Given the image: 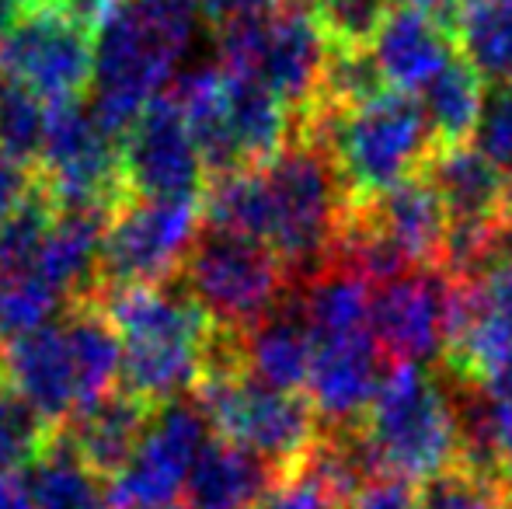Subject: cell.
<instances>
[{"label":"cell","instance_id":"obj_35","mask_svg":"<svg viewBox=\"0 0 512 509\" xmlns=\"http://www.w3.org/2000/svg\"><path fill=\"white\" fill-rule=\"evenodd\" d=\"M418 509H512V496L495 478L457 464L418 485Z\"/></svg>","mask_w":512,"mask_h":509},{"label":"cell","instance_id":"obj_29","mask_svg":"<svg viewBox=\"0 0 512 509\" xmlns=\"http://www.w3.org/2000/svg\"><path fill=\"white\" fill-rule=\"evenodd\" d=\"M457 46L485 84H512V0H464Z\"/></svg>","mask_w":512,"mask_h":509},{"label":"cell","instance_id":"obj_28","mask_svg":"<svg viewBox=\"0 0 512 509\" xmlns=\"http://www.w3.org/2000/svg\"><path fill=\"white\" fill-rule=\"evenodd\" d=\"M28 492L35 509H112L108 482L84 468L56 429L49 450L28 468Z\"/></svg>","mask_w":512,"mask_h":509},{"label":"cell","instance_id":"obj_39","mask_svg":"<svg viewBox=\"0 0 512 509\" xmlns=\"http://www.w3.org/2000/svg\"><path fill=\"white\" fill-rule=\"evenodd\" d=\"M349 509H418V485H408L401 478L377 475Z\"/></svg>","mask_w":512,"mask_h":509},{"label":"cell","instance_id":"obj_13","mask_svg":"<svg viewBox=\"0 0 512 509\" xmlns=\"http://www.w3.org/2000/svg\"><path fill=\"white\" fill-rule=\"evenodd\" d=\"M352 213L366 224V231L377 234L401 262L415 269H439L443 262L450 213H446L439 192L425 175L394 185L391 192L366 203H352Z\"/></svg>","mask_w":512,"mask_h":509},{"label":"cell","instance_id":"obj_20","mask_svg":"<svg viewBox=\"0 0 512 509\" xmlns=\"http://www.w3.org/2000/svg\"><path fill=\"white\" fill-rule=\"evenodd\" d=\"M314 349V335H310L304 314L286 297V304L276 307L262 325L241 335V367L251 381L272 387V391L307 394Z\"/></svg>","mask_w":512,"mask_h":509},{"label":"cell","instance_id":"obj_1","mask_svg":"<svg viewBox=\"0 0 512 509\" xmlns=\"http://www.w3.org/2000/svg\"><path fill=\"white\" fill-rule=\"evenodd\" d=\"M206 18L203 0H95L88 25L95 35L91 116L112 140L126 136L178 60L189 53Z\"/></svg>","mask_w":512,"mask_h":509},{"label":"cell","instance_id":"obj_33","mask_svg":"<svg viewBox=\"0 0 512 509\" xmlns=\"http://www.w3.org/2000/svg\"><path fill=\"white\" fill-rule=\"evenodd\" d=\"M53 217V199L42 192V185H35V192L25 199V206L0 227V279L35 269V258H39L42 241H46L49 227H53Z\"/></svg>","mask_w":512,"mask_h":509},{"label":"cell","instance_id":"obj_23","mask_svg":"<svg viewBox=\"0 0 512 509\" xmlns=\"http://www.w3.org/2000/svg\"><path fill=\"white\" fill-rule=\"evenodd\" d=\"M223 77H227L230 136H234L241 171L265 168L297 136V119L269 88H262L251 77L230 74V70H223Z\"/></svg>","mask_w":512,"mask_h":509},{"label":"cell","instance_id":"obj_19","mask_svg":"<svg viewBox=\"0 0 512 509\" xmlns=\"http://www.w3.org/2000/svg\"><path fill=\"white\" fill-rule=\"evenodd\" d=\"M439 192L450 224H506L512 182L474 143L436 147L422 171Z\"/></svg>","mask_w":512,"mask_h":509},{"label":"cell","instance_id":"obj_41","mask_svg":"<svg viewBox=\"0 0 512 509\" xmlns=\"http://www.w3.org/2000/svg\"><path fill=\"white\" fill-rule=\"evenodd\" d=\"M206 4V21L213 28H223L230 21H241V18H255V14L272 11L276 4L283 0H203Z\"/></svg>","mask_w":512,"mask_h":509},{"label":"cell","instance_id":"obj_25","mask_svg":"<svg viewBox=\"0 0 512 509\" xmlns=\"http://www.w3.org/2000/svg\"><path fill=\"white\" fill-rule=\"evenodd\" d=\"M63 339L74 363L77 412L115 391L122 374V339L98 300H74L63 314Z\"/></svg>","mask_w":512,"mask_h":509},{"label":"cell","instance_id":"obj_12","mask_svg":"<svg viewBox=\"0 0 512 509\" xmlns=\"http://www.w3.org/2000/svg\"><path fill=\"white\" fill-rule=\"evenodd\" d=\"M453 279L443 269H415L373 286L370 335L387 363H429L443 356Z\"/></svg>","mask_w":512,"mask_h":509},{"label":"cell","instance_id":"obj_18","mask_svg":"<svg viewBox=\"0 0 512 509\" xmlns=\"http://www.w3.org/2000/svg\"><path fill=\"white\" fill-rule=\"evenodd\" d=\"M460 53L457 35L443 28L429 14L391 7L387 21L380 25L373 39V60L380 67V77L398 95H422L425 84Z\"/></svg>","mask_w":512,"mask_h":509},{"label":"cell","instance_id":"obj_44","mask_svg":"<svg viewBox=\"0 0 512 509\" xmlns=\"http://www.w3.org/2000/svg\"><path fill=\"white\" fill-rule=\"evenodd\" d=\"M506 258L512 262V210H509V220H506Z\"/></svg>","mask_w":512,"mask_h":509},{"label":"cell","instance_id":"obj_36","mask_svg":"<svg viewBox=\"0 0 512 509\" xmlns=\"http://www.w3.org/2000/svg\"><path fill=\"white\" fill-rule=\"evenodd\" d=\"M474 147L512 182V84H499L488 91Z\"/></svg>","mask_w":512,"mask_h":509},{"label":"cell","instance_id":"obj_31","mask_svg":"<svg viewBox=\"0 0 512 509\" xmlns=\"http://www.w3.org/2000/svg\"><path fill=\"white\" fill-rule=\"evenodd\" d=\"M46 119L49 105L39 95L11 77H0V150L35 168L46 140Z\"/></svg>","mask_w":512,"mask_h":509},{"label":"cell","instance_id":"obj_2","mask_svg":"<svg viewBox=\"0 0 512 509\" xmlns=\"http://www.w3.org/2000/svg\"><path fill=\"white\" fill-rule=\"evenodd\" d=\"M297 133L328 150L352 203H366L422 175L436 140L422 102L398 91L356 109L314 105L297 119Z\"/></svg>","mask_w":512,"mask_h":509},{"label":"cell","instance_id":"obj_32","mask_svg":"<svg viewBox=\"0 0 512 509\" xmlns=\"http://www.w3.org/2000/svg\"><path fill=\"white\" fill-rule=\"evenodd\" d=\"M63 304L67 300L35 272L0 279V346L46 328Z\"/></svg>","mask_w":512,"mask_h":509},{"label":"cell","instance_id":"obj_40","mask_svg":"<svg viewBox=\"0 0 512 509\" xmlns=\"http://www.w3.org/2000/svg\"><path fill=\"white\" fill-rule=\"evenodd\" d=\"M481 293H485L488 311L495 314V321L506 328L512 339V262L509 258H502L492 272L481 276Z\"/></svg>","mask_w":512,"mask_h":509},{"label":"cell","instance_id":"obj_21","mask_svg":"<svg viewBox=\"0 0 512 509\" xmlns=\"http://www.w3.org/2000/svg\"><path fill=\"white\" fill-rule=\"evenodd\" d=\"M464 426V464L495 478L512 496V377L453 391Z\"/></svg>","mask_w":512,"mask_h":509},{"label":"cell","instance_id":"obj_37","mask_svg":"<svg viewBox=\"0 0 512 509\" xmlns=\"http://www.w3.org/2000/svg\"><path fill=\"white\" fill-rule=\"evenodd\" d=\"M255 509H342V506L324 492V485L310 471L293 468L272 482V489L258 499Z\"/></svg>","mask_w":512,"mask_h":509},{"label":"cell","instance_id":"obj_27","mask_svg":"<svg viewBox=\"0 0 512 509\" xmlns=\"http://www.w3.org/2000/svg\"><path fill=\"white\" fill-rule=\"evenodd\" d=\"M488 84L464 56H453L422 91V109L429 119L436 147H457L471 143L478 133L481 112H485Z\"/></svg>","mask_w":512,"mask_h":509},{"label":"cell","instance_id":"obj_8","mask_svg":"<svg viewBox=\"0 0 512 509\" xmlns=\"http://www.w3.org/2000/svg\"><path fill=\"white\" fill-rule=\"evenodd\" d=\"M199 224H203V196L122 199L108 220L98 290L175 279L189 248L196 245Z\"/></svg>","mask_w":512,"mask_h":509},{"label":"cell","instance_id":"obj_7","mask_svg":"<svg viewBox=\"0 0 512 509\" xmlns=\"http://www.w3.org/2000/svg\"><path fill=\"white\" fill-rule=\"evenodd\" d=\"M0 77L25 84L46 105L81 102L95 81V35L74 0L21 14L0 39Z\"/></svg>","mask_w":512,"mask_h":509},{"label":"cell","instance_id":"obj_11","mask_svg":"<svg viewBox=\"0 0 512 509\" xmlns=\"http://www.w3.org/2000/svg\"><path fill=\"white\" fill-rule=\"evenodd\" d=\"M206 168L175 95H161L122 136V189L126 199L203 196Z\"/></svg>","mask_w":512,"mask_h":509},{"label":"cell","instance_id":"obj_15","mask_svg":"<svg viewBox=\"0 0 512 509\" xmlns=\"http://www.w3.org/2000/svg\"><path fill=\"white\" fill-rule=\"evenodd\" d=\"M0 377L53 429H60L77 412V381L63 325H46L32 335L4 342L0 346Z\"/></svg>","mask_w":512,"mask_h":509},{"label":"cell","instance_id":"obj_17","mask_svg":"<svg viewBox=\"0 0 512 509\" xmlns=\"http://www.w3.org/2000/svg\"><path fill=\"white\" fill-rule=\"evenodd\" d=\"M108 206H67L56 210L53 227L35 258V276H42L67 304L88 300L98 290V265L108 234Z\"/></svg>","mask_w":512,"mask_h":509},{"label":"cell","instance_id":"obj_10","mask_svg":"<svg viewBox=\"0 0 512 509\" xmlns=\"http://www.w3.org/2000/svg\"><path fill=\"white\" fill-rule=\"evenodd\" d=\"M209 419L196 398L157 408L136 454L112 478V509H178L199 454L209 447Z\"/></svg>","mask_w":512,"mask_h":509},{"label":"cell","instance_id":"obj_22","mask_svg":"<svg viewBox=\"0 0 512 509\" xmlns=\"http://www.w3.org/2000/svg\"><path fill=\"white\" fill-rule=\"evenodd\" d=\"M276 478V468L251 450L209 440L185 485V509H251Z\"/></svg>","mask_w":512,"mask_h":509},{"label":"cell","instance_id":"obj_4","mask_svg":"<svg viewBox=\"0 0 512 509\" xmlns=\"http://www.w3.org/2000/svg\"><path fill=\"white\" fill-rule=\"evenodd\" d=\"M258 175L265 192L262 245L279 255L293 283H304L331 262L352 199L328 150L304 133Z\"/></svg>","mask_w":512,"mask_h":509},{"label":"cell","instance_id":"obj_5","mask_svg":"<svg viewBox=\"0 0 512 509\" xmlns=\"http://www.w3.org/2000/svg\"><path fill=\"white\" fill-rule=\"evenodd\" d=\"M216 32L220 67L269 88L293 119L310 112L321 98L328 42L310 0H283L255 18L230 21Z\"/></svg>","mask_w":512,"mask_h":509},{"label":"cell","instance_id":"obj_43","mask_svg":"<svg viewBox=\"0 0 512 509\" xmlns=\"http://www.w3.org/2000/svg\"><path fill=\"white\" fill-rule=\"evenodd\" d=\"M0 4H7L11 11H18V14H28V11H35V7L56 4V0H0Z\"/></svg>","mask_w":512,"mask_h":509},{"label":"cell","instance_id":"obj_42","mask_svg":"<svg viewBox=\"0 0 512 509\" xmlns=\"http://www.w3.org/2000/svg\"><path fill=\"white\" fill-rule=\"evenodd\" d=\"M0 509H35L32 492L18 475H0Z\"/></svg>","mask_w":512,"mask_h":509},{"label":"cell","instance_id":"obj_14","mask_svg":"<svg viewBox=\"0 0 512 509\" xmlns=\"http://www.w3.org/2000/svg\"><path fill=\"white\" fill-rule=\"evenodd\" d=\"M314 367H310L307 398L317 408L324 429H352L370 412L373 394L380 387V356L373 335L338 342H314Z\"/></svg>","mask_w":512,"mask_h":509},{"label":"cell","instance_id":"obj_30","mask_svg":"<svg viewBox=\"0 0 512 509\" xmlns=\"http://www.w3.org/2000/svg\"><path fill=\"white\" fill-rule=\"evenodd\" d=\"M56 429L0 377V475L32 468L53 443Z\"/></svg>","mask_w":512,"mask_h":509},{"label":"cell","instance_id":"obj_34","mask_svg":"<svg viewBox=\"0 0 512 509\" xmlns=\"http://www.w3.org/2000/svg\"><path fill=\"white\" fill-rule=\"evenodd\" d=\"M328 49H373L391 0H310Z\"/></svg>","mask_w":512,"mask_h":509},{"label":"cell","instance_id":"obj_6","mask_svg":"<svg viewBox=\"0 0 512 509\" xmlns=\"http://www.w3.org/2000/svg\"><path fill=\"white\" fill-rule=\"evenodd\" d=\"M182 290L209 314L216 328L248 335L276 307L286 304L293 279L262 241L223 231H199L182 262Z\"/></svg>","mask_w":512,"mask_h":509},{"label":"cell","instance_id":"obj_16","mask_svg":"<svg viewBox=\"0 0 512 509\" xmlns=\"http://www.w3.org/2000/svg\"><path fill=\"white\" fill-rule=\"evenodd\" d=\"M154 412L157 408H150L147 401L115 387L102 401L70 415L60 426V436L81 457L84 468L95 471L102 482H112L129 464V457L136 454Z\"/></svg>","mask_w":512,"mask_h":509},{"label":"cell","instance_id":"obj_9","mask_svg":"<svg viewBox=\"0 0 512 509\" xmlns=\"http://www.w3.org/2000/svg\"><path fill=\"white\" fill-rule=\"evenodd\" d=\"M39 185L56 210L67 206H115L126 199L122 189V147L95 123L88 105H49L42 157L35 164Z\"/></svg>","mask_w":512,"mask_h":509},{"label":"cell","instance_id":"obj_26","mask_svg":"<svg viewBox=\"0 0 512 509\" xmlns=\"http://www.w3.org/2000/svg\"><path fill=\"white\" fill-rule=\"evenodd\" d=\"M175 102L182 109V119L189 126L199 157H203L206 178L241 171L234 136H230V105H227V77H223V70L213 67L182 77V84L175 91Z\"/></svg>","mask_w":512,"mask_h":509},{"label":"cell","instance_id":"obj_3","mask_svg":"<svg viewBox=\"0 0 512 509\" xmlns=\"http://www.w3.org/2000/svg\"><path fill=\"white\" fill-rule=\"evenodd\" d=\"M377 475L422 485L464 464V426L457 398L439 370L387 363L370 412L359 422Z\"/></svg>","mask_w":512,"mask_h":509},{"label":"cell","instance_id":"obj_38","mask_svg":"<svg viewBox=\"0 0 512 509\" xmlns=\"http://www.w3.org/2000/svg\"><path fill=\"white\" fill-rule=\"evenodd\" d=\"M35 185H39V171L21 164L7 150H0V227L25 206V199L35 192Z\"/></svg>","mask_w":512,"mask_h":509},{"label":"cell","instance_id":"obj_24","mask_svg":"<svg viewBox=\"0 0 512 509\" xmlns=\"http://www.w3.org/2000/svg\"><path fill=\"white\" fill-rule=\"evenodd\" d=\"M300 297L293 304L304 314L314 342L356 339L370 332V304L373 283L342 262H328L321 272L304 279Z\"/></svg>","mask_w":512,"mask_h":509}]
</instances>
